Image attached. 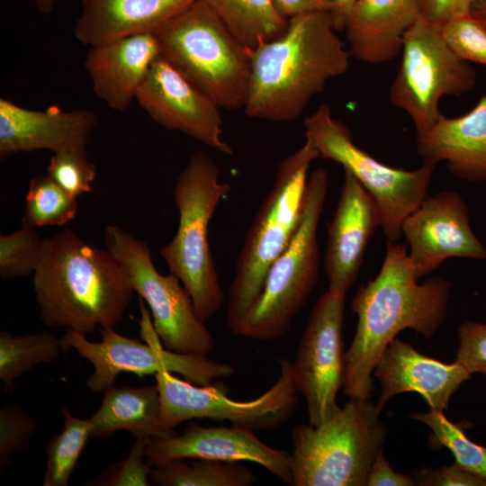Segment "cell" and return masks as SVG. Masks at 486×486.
Instances as JSON below:
<instances>
[{
  "label": "cell",
  "instance_id": "5",
  "mask_svg": "<svg viewBox=\"0 0 486 486\" xmlns=\"http://www.w3.org/2000/svg\"><path fill=\"white\" fill-rule=\"evenodd\" d=\"M371 398L350 400L318 426L292 430V486H366L387 427Z\"/></svg>",
  "mask_w": 486,
  "mask_h": 486
},
{
  "label": "cell",
  "instance_id": "34",
  "mask_svg": "<svg viewBox=\"0 0 486 486\" xmlns=\"http://www.w3.org/2000/svg\"><path fill=\"white\" fill-rule=\"evenodd\" d=\"M37 428V423L18 404H5L0 410V476L14 456L26 448Z\"/></svg>",
  "mask_w": 486,
  "mask_h": 486
},
{
  "label": "cell",
  "instance_id": "33",
  "mask_svg": "<svg viewBox=\"0 0 486 486\" xmlns=\"http://www.w3.org/2000/svg\"><path fill=\"white\" fill-rule=\"evenodd\" d=\"M46 175L68 194L77 198L93 191L96 166L87 157L86 148H70L53 153Z\"/></svg>",
  "mask_w": 486,
  "mask_h": 486
},
{
  "label": "cell",
  "instance_id": "24",
  "mask_svg": "<svg viewBox=\"0 0 486 486\" xmlns=\"http://www.w3.org/2000/svg\"><path fill=\"white\" fill-rule=\"evenodd\" d=\"M195 0H82L75 26L88 47L132 35L155 33Z\"/></svg>",
  "mask_w": 486,
  "mask_h": 486
},
{
  "label": "cell",
  "instance_id": "30",
  "mask_svg": "<svg viewBox=\"0 0 486 486\" xmlns=\"http://www.w3.org/2000/svg\"><path fill=\"white\" fill-rule=\"evenodd\" d=\"M77 212V198L68 194L49 176L31 179L25 198L22 227L61 226Z\"/></svg>",
  "mask_w": 486,
  "mask_h": 486
},
{
  "label": "cell",
  "instance_id": "35",
  "mask_svg": "<svg viewBox=\"0 0 486 486\" xmlns=\"http://www.w3.org/2000/svg\"><path fill=\"white\" fill-rule=\"evenodd\" d=\"M449 47L463 60L486 66V26L470 14L455 17L442 26Z\"/></svg>",
  "mask_w": 486,
  "mask_h": 486
},
{
  "label": "cell",
  "instance_id": "16",
  "mask_svg": "<svg viewBox=\"0 0 486 486\" xmlns=\"http://www.w3.org/2000/svg\"><path fill=\"white\" fill-rule=\"evenodd\" d=\"M401 236L418 280L448 258L486 259V248L472 230L468 206L454 191L427 196L403 221Z\"/></svg>",
  "mask_w": 486,
  "mask_h": 486
},
{
  "label": "cell",
  "instance_id": "21",
  "mask_svg": "<svg viewBox=\"0 0 486 486\" xmlns=\"http://www.w3.org/2000/svg\"><path fill=\"white\" fill-rule=\"evenodd\" d=\"M160 55L154 33L132 35L89 47L85 68L95 95L124 112L136 100L149 68Z\"/></svg>",
  "mask_w": 486,
  "mask_h": 486
},
{
  "label": "cell",
  "instance_id": "25",
  "mask_svg": "<svg viewBox=\"0 0 486 486\" xmlns=\"http://www.w3.org/2000/svg\"><path fill=\"white\" fill-rule=\"evenodd\" d=\"M104 393L99 409L90 418L92 437L109 436L118 430H127L135 438L177 434L174 428L161 423V401L157 384L140 388L112 385Z\"/></svg>",
  "mask_w": 486,
  "mask_h": 486
},
{
  "label": "cell",
  "instance_id": "27",
  "mask_svg": "<svg viewBox=\"0 0 486 486\" xmlns=\"http://www.w3.org/2000/svg\"><path fill=\"white\" fill-rule=\"evenodd\" d=\"M255 474L238 462L185 459L165 462L152 467L150 482L159 486H251Z\"/></svg>",
  "mask_w": 486,
  "mask_h": 486
},
{
  "label": "cell",
  "instance_id": "31",
  "mask_svg": "<svg viewBox=\"0 0 486 486\" xmlns=\"http://www.w3.org/2000/svg\"><path fill=\"white\" fill-rule=\"evenodd\" d=\"M427 425L432 431L431 448L446 447L462 468L486 480V446L472 441L455 423L451 422L444 411L430 409L428 412H414L410 417Z\"/></svg>",
  "mask_w": 486,
  "mask_h": 486
},
{
  "label": "cell",
  "instance_id": "23",
  "mask_svg": "<svg viewBox=\"0 0 486 486\" xmlns=\"http://www.w3.org/2000/svg\"><path fill=\"white\" fill-rule=\"evenodd\" d=\"M420 16L419 0H356L344 28L350 56L368 64L392 60Z\"/></svg>",
  "mask_w": 486,
  "mask_h": 486
},
{
  "label": "cell",
  "instance_id": "14",
  "mask_svg": "<svg viewBox=\"0 0 486 486\" xmlns=\"http://www.w3.org/2000/svg\"><path fill=\"white\" fill-rule=\"evenodd\" d=\"M345 296L329 290L320 295L292 362V382L305 399L311 426L321 424L340 408L336 399L342 389L345 369Z\"/></svg>",
  "mask_w": 486,
  "mask_h": 486
},
{
  "label": "cell",
  "instance_id": "11",
  "mask_svg": "<svg viewBox=\"0 0 486 486\" xmlns=\"http://www.w3.org/2000/svg\"><path fill=\"white\" fill-rule=\"evenodd\" d=\"M106 248L123 268L130 283L150 310L160 342L168 350L206 357L215 339L194 308L193 300L174 274H161L148 246L119 225L104 229Z\"/></svg>",
  "mask_w": 486,
  "mask_h": 486
},
{
  "label": "cell",
  "instance_id": "39",
  "mask_svg": "<svg viewBox=\"0 0 486 486\" xmlns=\"http://www.w3.org/2000/svg\"><path fill=\"white\" fill-rule=\"evenodd\" d=\"M473 0H419L421 16L442 26L448 21L469 14Z\"/></svg>",
  "mask_w": 486,
  "mask_h": 486
},
{
  "label": "cell",
  "instance_id": "36",
  "mask_svg": "<svg viewBox=\"0 0 486 486\" xmlns=\"http://www.w3.org/2000/svg\"><path fill=\"white\" fill-rule=\"evenodd\" d=\"M149 438L136 437L130 451L122 461L106 469L86 485L104 486H148L152 467L145 460L146 446Z\"/></svg>",
  "mask_w": 486,
  "mask_h": 486
},
{
  "label": "cell",
  "instance_id": "3",
  "mask_svg": "<svg viewBox=\"0 0 486 486\" xmlns=\"http://www.w3.org/2000/svg\"><path fill=\"white\" fill-rule=\"evenodd\" d=\"M33 289L45 325L84 334L98 325L115 328L135 292L111 252L86 244L72 230L42 240Z\"/></svg>",
  "mask_w": 486,
  "mask_h": 486
},
{
  "label": "cell",
  "instance_id": "29",
  "mask_svg": "<svg viewBox=\"0 0 486 486\" xmlns=\"http://www.w3.org/2000/svg\"><path fill=\"white\" fill-rule=\"evenodd\" d=\"M63 428L46 446V471L44 486H68L88 439L92 437V422L73 416L61 409Z\"/></svg>",
  "mask_w": 486,
  "mask_h": 486
},
{
  "label": "cell",
  "instance_id": "10",
  "mask_svg": "<svg viewBox=\"0 0 486 486\" xmlns=\"http://www.w3.org/2000/svg\"><path fill=\"white\" fill-rule=\"evenodd\" d=\"M140 308L141 319L139 322L146 344L116 332L114 328H102L99 342L89 341L86 334L70 328L60 338L63 353L75 349L93 365L94 371L86 380L89 391L104 392L114 385L122 372L138 376L175 373L191 383L202 386L234 374L231 364L212 361L207 356L179 354L161 346L142 299Z\"/></svg>",
  "mask_w": 486,
  "mask_h": 486
},
{
  "label": "cell",
  "instance_id": "4",
  "mask_svg": "<svg viewBox=\"0 0 486 486\" xmlns=\"http://www.w3.org/2000/svg\"><path fill=\"white\" fill-rule=\"evenodd\" d=\"M230 191V184L220 180L215 161L202 150L193 153L174 187L179 212L176 232L159 251L170 273L188 291L204 322L220 310L225 299L209 246L208 230L219 203Z\"/></svg>",
  "mask_w": 486,
  "mask_h": 486
},
{
  "label": "cell",
  "instance_id": "12",
  "mask_svg": "<svg viewBox=\"0 0 486 486\" xmlns=\"http://www.w3.org/2000/svg\"><path fill=\"white\" fill-rule=\"evenodd\" d=\"M400 54L390 99L410 117L419 134L441 117V98L471 91L477 74L449 47L440 26L422 16L406 32Z\"/></svg>",
  "mask_w": 486,
  "mask_h": 486
},
{
  "label": "cell",
  "instance_id": "18",
  "mask_svg": "<svg viewBox=\"0 0 486 486\" xmlns=\"http://www.w3.org/2000/svg\"><path fill=\"white\" fill-rule=\"evenodd\" d=\"M381 226L379 208L347 171L332 220L328 225L325 272L328 290L346 294L354 285L368 242Z\"/></svg>",
  "mask_w": 486,
  "mask_h": 486
},
{
  "label": "cell",
  "instance_id": "44",
  "mask_svg": "<svg viewBox=\"0 0 486 486\" xmlns=\"http://www.w3.org/2000/svg\"><path fill=\"white\" fill-rule=\"evenodd\" d=\"M55 2L56 0H35L37 9L44 14H48L52 11Z\"/></svg>",
  "mask_w": 486,
  "mask_h": 486
},
{
  "label": "cell",
  "instance_id": "43",
  "mask_svg": "<svg viewBox=\"0 0 486 486\" xmlns=\"http://www.w3.org/2000/svg\"><path fill=\"white\" fill-rule=\"evenodd\" d=\"M469 14L486 26V0H473Z\"/></svg>",
  "mask_w": 486,
  "mask_h": 486
},
{
  "label": "cell",
  "instance_id": "32",
  "mask_svg": "<svg viewBox=\"0 0 486 486\" xmlns=\"http://www.w3.org/2000/svg\"><path fill=\"white\" fill-rule=\"evenodd\" d=\"M42 240L34 228L22 227L0 237V277L9 281L34 274Z\"/></svg>",
  "mask_w": 486,
  "mask_h": 486
},
{
  "label": "cell",
  "instance_id": "19",
  "mask_svg": "<svg viewBox=\"0 0 486 486\" xmlns=\"http://www.w3.org/2000/svg\"><path fill=\"white\" fill-rule=\"evenodd\" d=\"M373 375L381 385L376 401L381 411L392 397L411 392L422 396L430 409L445 411L452 396L472 374L456 360L440 362L395 338L380 356Z\"/></svg>",
  "mask_w": 486,
  "mask_h": 486
},
{
  "label": "cell",
  "instance_id": "6",
  "mask_svg": "<svg viewBox=\"0 0 486 486\" xmlns=\"http://www.w3.org/2000/svg\"><path fill=\"white\" fill-rule=\"evenodd\" d=\"M320 158L308 140L278 165L272 189L246 235L229 290L227 325L240 336L245 318L259 296L267 272L286 248L299 223L308 170Z\"/></svg>",
  "mask_w": 486,
  "mask_h": 486
},
{
  "label": "cell",
  "instance_id": "2",
  "mask_svg": "<svg viewBox=\"0 0 486 486\" xmlns=\"http://www.w3.org/2000/svg\"><path fill=\"white\" fill-rule=\"evenodd\" d=\"M250 78L245 113L258 120L291 122L327 83L345 74L350 54L328 11L288 18L278 38L248 50Z\"/></svg>",
  "mask_w": 486,
  "mask_h": 486
},
{
  "label": "cell",
  "instance_id": "15",
  "mask_svg": "<svg viewBox=\"0 0 486 486\" xmlns=\"http://www.w3.org/2000/svg\"><path fill=\"white\" fill-rule=\"evenodd\" d=\"M136 101L160 126L181 131L223 155L234 153L223 139L221 108L161 55L151 65Z\"/></svg>",
  "mask_w": 486,
  "mask_h": 486
},
{
  "label": "cell",
  "instance_id": "7",
  "mask_svg": "<svg viewBox=\"0 0 486 486\" xmlns=\"http://www.w3.org/2000/svg\"><path fill=\"white\" fill-rule=\"evenodd\" d=\"M154 34L160 55L220 108H244L251 70L248 50L204 2L195 0Z\"/></svg>",
  "mask_w": 486,
  "mask_h": 486
},
{
  "label": "cell",
  "instance_id": "20",
  "mask_svg": "<svg viewBox=\"0 0 486 486\" xmlns=\"http://www.w3.org/2000/svg\"><path fill=\"white\" fill-rule=\"evenodd\" d=\"M98 122L88 109L63 111L57 106L46 110L22 107L0 99V157L47 149L53 153L86 148Z\"/></svg>",
  "mask_w": 486,
  "mask_h": 486
},
{
  "label": "cell",
  "instance_id": "40",
  "mask_svg": "<svg viewBox=\"0 0 486 486\" xmlns=\"http://www.w3.org/2000/svg\"><path fill=\"white\" fill-rule=\"evenodd\" d=\"M366 486H415V482L411 475L395 472L382 450L371 465Z\"/></svg>",
  "mask_w": 486,
  "mask_h": 486
},
{
  "label": "cell",
  "instance_id": "8",
  "mask_svg": "<svg viewBox=\"0 0 486 486\" xmlns=\"http://www.w3.org/2000/svg\"><path fill=\"white\" fill-rule=\"evenodd\" d=\"M328 174L315 169L308 178L297 228L271 265L259 296L248 310L240 336L261 341L281 338L314 290L320 271L318 226Z\"/></svg>",
  "mask_w": 486,
  "mask_h": 486
},
{
  "label": "cell",
  "instance_id": "1",
  "mask_svg": "<svg viewBox=\"0 0 486 486\" xmlns=\"http://www.w3.org/2000/svg\"><path fill=\"white\" fill-rule=\"evenodd\" d=\"M418 281L407 246L387 240L378 274L358 287L351 303L357 325L345 352L342 385L349 399L371 398L373 371L397 334L410 328L428 339L446 320L450 282L440 276Z\"/></svg>",
  "mask_w": 486,
  "mask_h": 486
},
{
  "label": "cell",
  "instance_id": "41",
  "mask_svg": "<svg viewBox=\"0 0 486 486\" xmlns=\"http://www.w3.org/2000/svg\"><path fill=\"white\" fill-rule=\"evenodd\" d=\"M286 18L313 11H329L330 0H274Z\"/></svg>",
  "mask_w": 486,
  "mask_h": 486
},
{
  "label": "cell",
  "instance_id": "22",
  "mask_svg": "<svg viewBox=\"0 0 486 486\" xmlns=\"http://www.w3.org/2000/svg\"><path fill=\"white\" fill-rule=\"evenodd\" d=\"M417 152L427 164L445 161L460 179L486 181V94L464 115L442 114L428 130L417 134Z\"/></svg>",
  "mask_w": 486,
  "mask_h": 486
},
{
  "label": "cell",
  "instance_id": "26",
  "mask_svg": "<svg viewBox=\"0 0 486 486\" xmlns=\"http://www.w3.org/2000/svg\"><path fill=\"white\" fill-rule=\"evenodd\" d=\"M248 50L281 36L288 18L274 0H202Z\"/></svg>",
  "mask_w": 486,
  "mask_h": 486
},
{
  "label": "cell",
  "instance_id": "9",
  "mask_svg": "<svg viewBox=\"0 0 486 486\" xmlns=\"http://www.w3.org/2000/svg\"><path fill=\"white\" fill-rule=\"evenodd\" d=\"M303 125L306 140L320 158L341 165L370 194L379 208L386 239L397 242L403 221L427 197L436 166L424 163L405 170L382 163L355 143L348 128L325 104L306 117Z\"/></svg>",
  "mask_w": 486,
  "mask_h": 486
},
{
  "label": "cell",
  "instance_id": "28",
  "mask_svg": "<svg viewBox=\"0 0 486 486\" xmlns=\"http://www.w3.org/2000/svg\"><path fill=\"white\" fill-rule=\"evenodd\" d=\"M62 352L60 338L46 330L14 337L0 332V379L4 392H11L14 380L39 364L57 361Z\"/></svg>",
  "mask_w": 486,
  "mask_h": 486
},
{
  "label": "cell",
  "instance_id": "38",
  "mask_svg": "<svg viewBox=\"0 0 486 486\" xmlns=\"http://www.w3.org/2000/svg\"><path fill=\"white\" fill-rule=\"evenodd\" d=\"M418 486H486V480L456 463L436 468L423 467L411 474Z\"/></svg>",
  "mask_w": 486,
  "mask_h": 486
},
{
  "label": "cell",
  "instance_id": "17",
  "mask_svg": "<svg viewBox=\"0 0 486 486\" xmlns=\"http://www.w3.org/2000/svg\"><path fill=\"white\" fill-rule=\"evenodd\" d=\"M177 459L251 462L292 484L291 454L267 446L254 430L241 426L203 427L191 421L182 435L148 439L145 450L148 465Z\"/></svg>",
  "mask_w": 486,
  "mask_h": 486
},
{
  "label": "cell",
  "instance_id": "42",
  "mask_svg": "<svg viewBox=\"0 0 486 486\" xmlns=\"http://www.w3.org/2000/svg\"><path fill=\"white\" fill-rule=\"evenodd\" d=\"M356 0H330L329 14L337 31H344L349 12Z\"/></svg>",
  "mask_w": 486,
  "mask_h": 486
},
{
  "label": "cell",
  "instance_id": "13",
  "mask_svg": "<svg viewBox=\"0 0 486 486\" xmlns=\"http://www.w3.org/2000/svg\"><path fill=\"white\" fill-rule=\"evenodd\" d=\"M279 364L276 382L259 397L243 401L230 399L220 386L196 385L169 372L156 374L162 425L174 428L185 420L210 418L227 420L254 431L280 428L292 417L298 397L292 382V362L282 358Z\"/></svg>",
  "mask_w": 486,
  "mask_h": 486
},
{
  "label": "cell",
  "instance_id": "37",
  "mask_svg": "<svg viewBox=\"0 0 486 486\" xmlns=\"http://www.w3.org/2000/svg\"><path fill=\"white\" fill-rule=\"evenodd\" d=\"M456 361L471 374L486 376V323L463 322L457 331Z\"/></svg>",
  "mask_w": 486,
  "mask_h": 486
}]
</instances>
